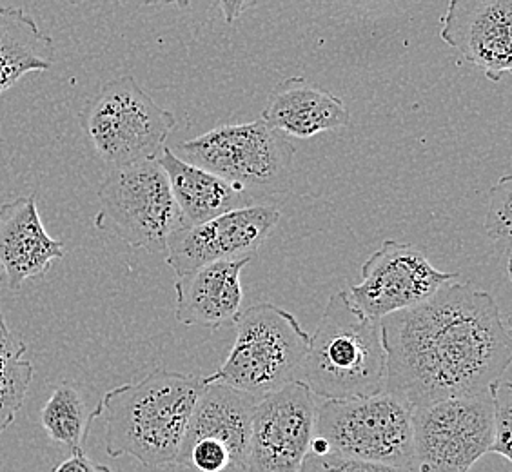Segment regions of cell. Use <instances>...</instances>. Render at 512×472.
<instances>
[{"mask_svg": "<svg viewBox=\"0 0 512 472\" xmlns=\"http://www.w3.org/2000/svg\"><path fill=\"white\" fill-rule=\"evenodd\" d=\"M298 380L324 400H353L385 393L387 356L380 322L336 291L309 340Z\"/></svg>", "mask_w": 512, "mask_h": 472, "instance_id": "obj_3", "label": "cell"}, {"mask_svg": "<svg viewBox=\"0 0 512 472\" xmlns=\"http://www.w3.org/2000/svg\"><path fill=\"white\" fill-rule=\"evenodd\" d=\"M251 258L253 256L218 262L177 276L175 316L178 322L213 331L227 322H235L244 302L240 275Z\"/></svg>", "mask_w": 512, "mask_h": 472, "instance_id": "obj_15", "label": "cell"}, {"mask_svg": "<svg viewBox=\"0 0 512 472\" xmlns=\"http://www.w3.org/2000/svg\"><path fill=\"white\" fill-rule=\"evenodd\" d=\"M440 37L493 82L512 69V0L449 2Z\"/></svg>", "mask_w": 512, "mask_h": 472, "instance_id": "obj_13", "label": "cell"}, {"mask_svg": "<svg viewBox=\"0 0 512 472\" xmlns=\"http://www.w3.org/2000/svg\"><path fill=\"white\" fill-rule=\"evenodd\" d=\"M493 396V445L489 453L498 454L511 462L512 387L509 378L503 376L489 387Z\"/></svg>", "mask_w": 512, "mask_h": 472, "instance_id": "obj_23", "label": "cell"}, {"mask_svg": "<svg viewBox=\"0 0 512 472\" xmlns=\"http://www.w3.org/2000/svg\"><path fill=\"white\" fill-rule=\"evenodd\" d=\"M80 128L111 169L158 160L177 117L158 106L131 75L109 80L84 104Z\"/></svg>", "mask_w": 512, "mask_h": 472, "instance_id": "obj_5", "label": "cell"}, {"mask_svg": "<svg viewBox=\"0 0 512 472\" xmlns=\"http://www.w3.org/2000/svg\"><path fill=\"white\" fill-rule=\"evenodd\" d=\"M491 391L411 411L413 472H469L493 445Z\"/></svg>", "mask_w": 512, "mask_h": 472, "instance_id": "obj_9", "label": "cell"}, {"mask_svg": "<svg viewBox=\"0 0 512 472\" xmlns=\"http://www.w3.org/2000/svg\"><path fill=\"white\" fill-rule=\"evenodd\" d=\"M158 164L168 177L171 195L175 198L184 226H198L229 211L253 204V200L240 187L206 169L188 164L168 146L158 158Z\"/></svg>", "mask_w": 512, "mask_h": 472, "instance_id": "obj_18", "label": "cell"}, {"mask_svg": "<svg viewBox=\"0 0 512 472\" xmlns=\"http://www.w3.org/2000/svg\"><path fill=\"white\" fill-rule=\"evenodd\" d=\"M53 40L22 8L0 6V93L28 73L53 68Z\"/></svg>", "mask_w": 512, "mask_h": 472, "instance_id": "obj_19", "label": "cell"}, {"mask_svg": "<svg viewBox=\"0 0 512 472\" xmlns=\"http://www.w3.org/2000/svg\"><path fill=\"white\" fill-rule=\"evenodd\" d=\"M206 387L200 374L155 369L137 384L120 385L100 400L106 418V451L131 456L160 469L177 462L198 396Z\"/></svg>", "mask_w": 512, "mask_h": 472, "instance_id": "obj_2", "label": "cell"}, {"mask_svg": "<svg viewBox=\"0 0 512 472\" xmlns=\"http://www.w3.org/2000/svg\"><path fill=\"white\" fill-rule=\"evenodd\" d=\"M99 200L95 226L135 249L166 253L169 236L184 226L158 160L111 169Z\"/></svg>", "mask_w": 512, "mask_h": 472, "instance_id": "obj_8", "label": "cell"}, {"mask_svg": "<svg viewBox=\"0 0 512 472\" xmlns=\"http://www.w3.org/2000/svg\"><path fill=\"white\" fill-rule=\"evenodd\" d=\"M260 118L286 137L311 138L345 128L349 109L344 100L304 77H291L273 89Z\"/></svg>", "mask_w": 512, "mask_h": 472, "instance_id": "obj_16", "label": "cell"}, {"mask_svg": "<svg viewBox=\"0 0 512 472\" xmlns=\"http://www.w3.org/2000/svg\"><path fill=\"white\" fill-rule=\"evenodd\" d=\"M315 394L300 380L258 398L247 445V472H298L315 438Z\"/></svg>", "mask_w": 512, "mask_h": 472, "instance_id": "obj_11", "label": "cell"}, {"mask_svg": "<svg viewBox=\"0 0 512 472\" xmlns=\"http://www.w3.org/2000/svg\"><path fill=\"white\" fill-rule=\"evenodd\" d=\"M512 178L503 175L489 191V211L485 217V233L502 255L505 273L511 276Z\"/></svg>", "mask_w": 512, "mask_h": 472, "instance_id": "obj_22", "label": "cell"}, {"mask_svg": "<svg viewBox=\"0 0 512 472\" xmlns=\"http://www.w3.org/2000/svg\"><path fill=\"white\" fill-rule=\"evenodd\" d=\"M458 273H444L411 244L385 240L362 266V282L347 291L351 302L371 320L424 304Z\"/></svg>", "mask_w": 512, "mask_h": 472, "instance_id": "obj_10", "label": "cell"}, {"mask_svg": "<svg viewBox=\"0 0 512 472\" xmlns=\"http://www.w3.org/2000/svg\"><path fill=\"white\" fill-rule=\"evenodd\" d=\"M64 258V244L51 238L42 224L37 195L19 197L0 206V267L11 291L31 278H42Z\"/></svg>", "mask_w": 512, "mask_h": 472, "instance_id": "obj_14", "label": "cell"}, {"mask_svg": "<svg viewBox=\"0 0 512 472\" xmlns=\"http://www.w3.org/2000/svg\"><path fill=\"white\" fill-rule=\"evenodd\" d=\"M157 472H197L193 471V469H189L186 465H180V463H169L166 467H160L157 469ZM226 472H247L246 469H242V467H233V469H229Z\"/></svg>", "mask_w": 512, "mask_h": 472, "instance_id": "obj_27", "label": "cell"}, {"mask_svg": "<svg viewBox=\"0 0 512 472\" xmlns=\"http://www.w3.org/2000/svg\"><path fill=\"white\" fill-rule=\"evenodd\" d=\"M280 220L273 206H246L198 226H182L169 236L168 266L175 276L200 267L255 256Z\"/></svg>", "mask_w": 512, "mask_h": 472, "instance_id": "obj_12", "label": "cell"}, {"mask_svg": "<svg viewBox=\"0 0 512 472\" xmlns=\"http://www.w3.org/2000/svg\"><path fill=\"white\" fill-rule=\"evenodd\" d=\"M235 325V344L206 382L262 398L298 380L311 335L293 313L269 302L256 304L240 311Z\"/></svg>", "mask_w": 512, "mask_h": 472, "instance_id": "obj_4", "label": "cell"}, {"mask_svg": "<svg viewBox=\"0 0 512 472\" xmlns=\"http://www.w3.org/2000/svg\"><path fill=\"white\" fill-rule=\"evenodd\" d=\"M178 158L240 187L247 197L280 195L291 182L296 149L262 118L211 129L178 144Z\"/></svg>", "mask_w": 512, "mask_h": 472, "instance_id": "obj_6", "label": "cell"}, {"mask_svg": "<svg viewBox=\"0 0 512 472\" xmlns=\"http://www.w3.org/2000/svg\"><path fill=\"white\" fill-rule=\"evenodd\" d=\"M100 416V404L89 411L88 402L73 385L55 387L40 411V425L53 442L66 445L71 454L82 453L91 422Z\"/></svg>", "mask_w": 512, "mask_h": 472, "instance_id": "obj_20", "label": "cell"}, {"mask_svg": "<svg viewBox=\"0 0 512 472\" xmlns=\"http://www.w3.org/2000/svg\"><path fill=\"white\" fill-rule=\"evenodd\" d=\"M51 472H111L108 465L89 460L84 453L71 454L68 460L59 463Z\"/></svg>", "mask_w": 512, "mask_h": 472, "instance_id": "obj_25", "label": "cell"}, {"mask_svg": "<svg viewBox=\"0 0 512 472\" xmlns=\"http://www.w3.org/2000/svg\"><path fill=\"white\" fill-rule=\"evenodd\" d=\"M298 472H411L407 469L380 465V463L362 462L347 458L342 454H307Z\"/></svg>", "mask_w": 512, "mask_h": 472, "instance_id": "obj_24", "label": "cell"}, {"mask_svg": "<svg viewBox=\"0 0 512 472\" xmlns=\"http://www.w3.org/2000/svg\"><path fill=\"white\" fill-rule=\"evenodd\" d=\"M251 8H255L253 2H242V0H237V2H220V10L224 13L227 22H235L244 11L251 10Z\"/></svg>", "mask_w": 512, "mask_h": 472, "instance_id": "obj_26", "label": "cell"}, {"mask_svg": "<svg viewBox=\"0 0 512 472\" xmlns=\"http://www.w3.org/2000/svg\"><path fill=\"white\" fill-rule=\"evenodd\" d=\"M26 344L13 335L0 309V434L15 422L35 369L24 358Z\"/></svg>", "mask_w": 512, "mask_h": 472, "instance_id": "obj_21", "label": "cell"}, {"mask_svg": "<svg viewBox=\"0 0 512 472\" xmlns=\"http://www.w3.org/2000/svg\"><path fill=\"white\" fill-rule=\"evenodd\" d=\"M256 402V396L237 391L229 385L206 382L189 418L182 445L198 440L222 443L238 467L246 469L247 445Z\"/></svg>", "mask_w": 512, "mask_h": 472, "instance_id": "obj_17", "label": "cell"}, {"mask_svg": "<svg viewBox=\"0 0 512 472\" xmlns=\"http://www.w3.org/2000/svg\"><path fill=\"white\" fill-rule=\"evenodd\" d=\"M385 393L411 411L489 391L512 358V340L493 295L456 280L424 304L380 322Z\"/></svg>", "mask_w": 512, "mask_h": 472, "instance_id": "obj_1", "label": "cell"}, {"mask_svg": "<svg viewBox=\"0 0 512 472\" xmlns=\"http://www.w3.org/2000/svg\"><path fill=\"white\" fill-rule=\"evenodd\" d=\"M315 436L329 453L413 472L411 409L391 394L316 404Z\"/></svg>", "mask_w": 512, "mask_h": 472, "instance_id": "obj_7", "label": "cell"}]
</instances>
